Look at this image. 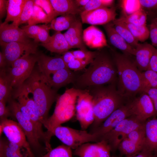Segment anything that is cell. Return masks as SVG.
I'll return each instance as SVG.
<instances>
[{
	"label": "cell",
	"mask_w": 157,
	"mask_h": 157,
	"mask_svg": "<svg viewBox=\"0 0 157 157\" xmlns=\"http://www.w3.org/2000/svg\"><path fill=\"white\" fill-rule=\"evenodd\" d=\"M114 2L113 0H90L85 6L79 8L80 13L103 7H111Z\"/></svg>",
	"instance_id": "41"
},
{
	"label": "cell",
	"mask_w": 157,
	"mask_h": 157,
	"mask_svg": "<svg viewBox=\"0 0 157 157\" xmlns=\"http://www.w3.org/2000/svg\"><path fill=\"white\" fill-rule=\"evenodd\" d=\"M148 69L157 72V48L151 58Z\"/></svg>",
	"instance_id": "53"
},
{
	"label": "cell",
	"mask_w": 157,
	"mask_h": 157,
	"mask_svg": "<svg viewBox=\"0 0 157 157\" xmlns=\"http://www.w3.org/2000/svg\"><path fill=\"white\" fill-rule=\"evenodd\" d=\"M131 115L139 120L146 122L156 113L153 103L149 95L143 92L126 103Z\"/></svg>",
	"instance_id": "11"
},
{
	"label": "cell",
	"mask_w": 157,
	"mask_h": 157,
	"mask_svg": "<svg viewBox=\"0 0 157 157\" xmlns=\"http://www.w3.org/2000/svg\"><path fill=\"white\" fill-rule=\"evenodd\" d=\"M17 101L18 103L19 109L23 116L26 119L31 122L29 112L26 106L22 102Z\"/></svg>",
	"instance_id": "54"
},
{
	"label": "cell",
	"mask_w": 157,
	"mask_h": 157,
	"mask_svg": "<svg viewBox=\"0 0 157 157\" xmlns=\"http://www.w3.org/2000/svg\"><path fill=\"white\" fill-rule=\"evenodd\" d=\"M40 45L52 53H63L71 48L69 44L63 34L56 31L47 43H41Z\"/></svg>",
	"instance_id": "24"
},
{
	"label": "cell",
	"mask_w": 157,
	"mask_h": 157,
	"mask_svg": "<svg viewBox=\"0 0 157 157\" xmlns=\"http://www.w3.org/2000/svg\"><path fill=\"white\" fill-rule=\"evenodd\" d=\"M83 39L85 44L90 48H100L107 45L103 32L93 25L83 31Z\"/></svg>",
	"instance_id": "21"
},
{
	"label": "cell",
	"mask_w": 157,
	"mask_h": 157,
	"mask_svg": "<svg viewBox=\"0 0 157 157\" xmlns=\"http://www.w3.org/2000/svg\"><path fill=\"white\" fill-rule=\"evenodd\" d=\"M38 53H26L6 68L13 90L20 87L31 74L37 62Z\"/></svg>",
	"instance_id": "6"
},
{
	"label": "cell",
	"mask_w": 157,
	"mask_h": 157,
	"mask_svg": "<svg viewBox=\"0 0 157 157\" xmlns=\"http://www.w3.org/2000/svg\"><path fill=\"white\" fill-rule=\"evenodd\" d=\"M144 148L143 146L136 143L126 138L120 143L117 149L122 156L126 157L136 155Z\"/></svg>",
	"instance_id": "30"
},
{
	"label": "cell",
	"mask_w": 157,
	"mask_h": 157,
	"mask_svg": "<svg viewBox=\"0 0 157 157\" xmlns=\"http://www.w3.org/2000/svg\"><path fill=\"white\" fill-rule=\"evenodd\" d=\"M2 133L8 141L24 148L28 153L32 151L26 135L17 122L8 119L0 121V136Z\"/></svg>",
	"instance_id": "12"
},
{
	"label": "cell",
	"mask_w": 157,
	"mask_h": 157,
	"mask_svg": "<svg viewBox=\"0 0 157 157\" xmlns=\"http://www.w3.org/2000/svg\"><path fill=\"white\" fill-rule=\"evenodd\" d=\"M145 122L133 116L129 117L122 120L113 129L103 136L99 141L105 142L108 145L110 151L114 153L118 149L120 143L130 132L143 126Z\"/></svg>",
	"instance_id": "7"
},
{
	"label": "cell",
	"mask_w": 157,
	"mask_h": 157,
	"mask_svg": "<svg viewBox=\"0 0 157 157\" xmlns=\"http://www.w3.org/2000/svg\"><path fill=\"white\" fill-rule=\"evenodd\" d=\"M97 142L83 144L74 150L73 154L79 157H97Z\"/></svg>",
	"instance_id": "33"
},
{
	"label": "cell",
	"mask_w": 157,
	"mask_h": 157,
	"mask_svg": "<svg viewBox=\"0 0 157 157\" xmlns=\"http://www.w3.org/2000/svg\"><path fill=\"white\" fill-rule=\"evenodd\" d=\"M38 68L48 83L51 75L58 70L67 67L61 56L51 57L38 53Z\"/></svg>",
	"instance_id": "16"
},
{
	"label": "cell",
	"mask_w": 157,
	"mask_h": 157,
	"mask_svg": "<svg viewBox=\"0 0 157 157\" xmlns=\"http://www.w3.org/2000/svg\"><path fill=\"white\" fill-rule=\"evenodd\" d=\"M76 15L68 14L56 17L50 22V29L56 31L68 30L78 19Z\"/></svg>",
	"instance_id": "29"
},
{
	"label": "cell",
	"mask_w": 157,
	"mask_h": 157,
	"mask_svg": "<svg viewBox=\"0 0 157 157\" xmlns=\"http://www.w3.org/2000/svg\"><path fill=\"white\" fill-rule=\"evenodd\" d=\"M55 11L56 17L59 15L80 14L79 8L74 0H50Z\"/></svg>",
	"instance_id": "26"
},
{
	"label": "cell",
	"mask_w": 157,
	"mask_h": 157,
	"mask_svg": "<svg viewBox=\"0 0 157 157\" xmlns=\"http://www.w3.org/2000/svg\"><path fill=\"white\" fill-rule=\"evenodd\" d=\"M149 25V36L152 45L157 48V18L152 19Z\"/></svg>",
	"instance_id": "50"
},
{
	"label": "cell",
	"mask_w": 157,
	"mask_h": 157,
	"mask_svg": "<svg viewBox=\"0 0 157 157\" xmlns=\"http://www.w3.org/2000/svg\"><path fill=\"white\" fill-rule=\"evenodd\" d=\"M6 139L0 137V157H28V153H23L10 147L7 145Z\"/></svg>",
	"instance_id": "36"
},
{
	"label": "cell",
	"mask_w": 157,
	"mask_h": 157,
	"mask_svg": "<svg viewBox=\"0 0 157 157\" xmlns=\"http://www.w3.org/2000/svg\"><path fill=\"white\" fill-rule=\"evenodd\" d=\"M50 22L45 12L39 6L34 4L32 16L28 22V25H35L40 23Z\"/></svg>",
	"instance_id": "37"
},
{
	"label": "cell",
	"mask_w": 157,
	"mask_h": 157,
	"mask_svg": "<svg viewBox=\"0 0 157 157\" xmlns=\"http://www.w3.org/2000/svg\"><path fill=\"white\" fill-rule=\"evenodd\" d=\"M7 62L2 52H0V69H5L8 67Z\"/></svg>",
	"instance_id": "58"
},
{
	"label": "cell",
	"mask_w": 157,
	"mask_h": 157,
	"mask_svg": "<svg viewBox=\"0 0 157 157\" xmlns=\"http://www.w3.org/2000/svg\"><path fill=\"white\" fill-rule=\"evenodd\" d=\"M74 2L79 8L85 6L90 1V0H74Z\"/></svg>",
	"instance_id": "59"
},
{
	"label": "cell",
	"mask_w": 157,
	"mask_h": 157,
	"mask_svg": "<svg viewBox=\"0 0 157 157\" xmlns=\"http://www.w3.org/2000/svg\"><path fill=\"white\" fill-rule=\"evenodd\" d=\"M18 88L24 89L32 94L40 121L45 127L49 110L59 96L57 90L49 85L38 68L34 69L29 77Z\"/></svg>",
	"instance_id": "4"
},
{
	"label": "cell",
	"mask_w": 157,
	"mask_h": 157,
	"mask_svg": "<svg viewBox=\"0 0 157 157\" xmlns=\"http://www.w3.org/2000/svg\"><path fill=\"white\" fill-rule=\"evenodd\" d=\"M156 49L154 47L147 42L138 44L135 49L134 62L140 72L148 69L150 60Z\"/></svg>",
	"instance_id": "20"
},
{
	"label": "cell",
	"mask_w": 157,
	"mask_h": 157,
	"mask_svg": "<svg viewBox=\"0 0 157 157\" xmlns=\"http://www.w3.org/2000/svg\"><path fill=\"white\" fill-rule=\"evenodd\" d=\"M29 94L27 92L21 94L17 99V100L23 103L27 108L31 122L35 129L40 140L44 143L47 148H49L51 147L50 143L47 139L46 132L43 130V124L37 111L33 99L29 97Z\"/></svg>",
	"instance_id": "17"
},
{
	"label": "cell",
	"mask_w": 157,
	"mask_h": 157,
	"mask_svg": "<svg viewBox=\"0 0 157 157\" xmlns=\"http://www.w3.org/2000/svg\"><path fill=\"white\" fill-rule=\"evenodd\" d=\"M143 92L146 93L151 99L154 106L156 114L157 115V88H149L145 89Z\"/></svg>",
	"instance_id": "52"
},
{
	"label": "cell",
	"mask_w": 157,
	"mask_h": 157,
	"mask_svg": "<svg viewBox=\"0 0 157 157\" xmlns=\"http://www.w3.org/2000/svg\"><path fill=\"white\" fill-rule=\"evenodd\" d=\"M83 32L82 23L78 19L63 34L71 48L87 50L83 41Z\"/></svg>",
	"instance_id": "22"
},
{
	"label": "cell",
	"mask_w": 157,
	"mask_h": 157,
	"mask_svg": "<svg viewBox=\"0 0 157 157\" xmlns=\"http://www.w3.org/2000/svg\"><path fill=\"white\" fill-rule=\"evenodd\" d=\"M117 84L88 87L92 97L94 120L90 126L92 133L114 111L124 104L125 100L119 93Z\"/></svg>",
	"instance_id": "3"
},
{
	"label": "cell",
	"mask_w": 157,
	"mask_h": 157,
	"mask_svg": "<svg viewBox=\"0 0 157 157\" xmlns=\"http://www.w3.org/2000/svg\"><path fill=\"white\" fill-rule=\"evenodd\" d=\"M50 29V27L46 25H41L40 31L34 41L38 43L40 42L43 44L47 43L51 37L49 34Z\"/></svg>",
	"instance_id": "45"
},
{
	"label": "cell",
	"mask_w": 157,
	"mask_h": 157,
	"mask_svg": "<svg viewBox=\"0 0 157 157\" xmlns=\"http://www.w3.org/2000/svg\"><path fill=\"white\" fill-rule=\"evenodd\" d=\"M83 23L92 25H105L115 20L117 15L113 7H103L80 13Z\"/></svg>",
	"instance_id": "15"
},
{
	"label": "cell",
	"mask_w": 157,
	"mask_h": 157,
	"mask_svg": "<svg viewBox=\"0 0 157 157\" xmlns=\"http://www.w3.org/2000/svg\"><path fill=\"white\" fill-rule=\"evenodd\" d=\"M76 113L82 130H86L94 119L92 97L87 89L83 90L78 97Z\"/></svg>",
	"instance_id": "10"
},
{
	"label": "cell",
	"mask_w": 157,
	"mask_h": 157,
	"mask_svg": "<svg viewBox=\"0 0 157 157\" xmlns=\"http://www.w3.org/2000/svg\"><path fill=\"white\" fill-rule=\"evenodd\" d=\"M13 89L6 68L0 69V101L6 103L12 97Z\"/></svg>",
	"instance_id": "28"
},
{
	"label": "cell",
	"mask_w": 157,
	"mask_h": 157,
	"mask_svg": "<svg viewBox=\"0 0 157 157\" xmlns=\"http://www.w3.org/2000/svg\"><path fill=\"white\" fill-rule=\"evenodd\" d=\"M142 91L146 88H157V72L147 70L142 72Z\"/></svg>",
	"instance_id": "39"
},
{
	"label": "cell",
	"mask_w": 157,
	"mask_h": 157,
	"mask_svg": "<svg viewBox=\"0 0 157 157\" xmlns=\"http://www.w3.org/2000/svg\"><path fill=\"white\" fill-rule=\"evenodd\" d=\"M82 90L74 88L67 89L63 94L58 96L53 113L49 117L45 127L49 141L54 128L69 120L74 115L77 99Z\"/></svg>",
	"instance_id": "5"
},
{
	"label": "cell",
	"mask_w": 157,
	"mask_h": 157,
	"mask_svg": "<svg viewBox=\"0 0 157 157\" xmlns=\"http://www.w3.org/2000/svg\"><path fill=\"white\" fill-rule=\"evenodd\" d=\"M93 60L75 59L67 64L66 66L70 69L76 71L83 69L87 65L90 64Z\"/></svg>",
	"instance_id": "46"
},
{
	"label": "cell",
	"mask_w": 157,
	"mask_h": 157,
	"mask_svg": "<svg viewBox=\"0 0 157 157\" xmlns=\"http://www.w3.org/2000/svg\"><path fill=\"white\" fill-rule=\"evenodd\" d=\"M28 157H36L34 156L32 151H31V152L28 153Z\"/></svg>",
	"instance_id": "60"
},
{
	"label": "cell",
	"mask_w": 157,
	"mask_h": 157,
	"mask_svg": "<svg viewBox=\"0 0 157 157\" xmlns=\"http://www.w3.org/2000/svg\"><path fill=\"white\" fill-rule=\"evenodd\" d=\"M147 14L143 9L126 17L122 16L113 21L131 24L137 26L146 25Z\"/></svg>",
	"instance_id": "31"
},
{
	"label": "cell",
	"mask_w": 157,
	"mask_h": 157,
	"mask_svg": "<svg viewBox=\"0 0 157 157\" xmlns=\"http://www.w3.org/2000/svg\"><path fill=\"white\" fill-rule=\"evenodd\" d=\"M6 102L0 101V120L8 119L10 117H14L8 106L6 105Z\"/></svg>",
	"instance_id": "51"
},
{
	"label": "cell",
	"mask_w": 157,
	"mask_h": 157,
	"mask_svg": "<svg viewBox=\"0 0 157 157\" xmlns=\"http://www.w3.org/2000/svg\"><path fill=\"white\" fill-rule=\"evenodd\" d=\"M142 8H144L152 19L157 18V0H140Z\"/></svg>",
	"instance_id": "44"
},
{
	"label": "cell",
	"mask_w": 157,
	"mask_h": 157,
	"mask_svg": "<svg viewBox=\"0 0 157 157\" xmlns=\"http://www.w3.org/2000/svg\"><path fill=\"white\" fill-rule=\"evenodd\" d=\"M145 128V148L155 154L157 151V118L146 121Z\"/></svg>",
	"instance_id": "25"
},
{
	"label": "cell",
	"mask_w": 157,
	"mask_h": 157,
	"mask_svg": "<svg viewBox=\"0 0 157 157\" xmlns=\"http://www.w3.org/2000/svg\"><path fill=\"white\" fill-rule=\"evenodd\" d=\"M97 144V157H110V150L108 145L101 140Z\"/></svg>",
	"instance_id": "49"
},
{
	"label": "cell",
	"mask_w": 157,
	"mask_h": 157,
	"mask_svg": "<svg viewBox=\"0 0 157 157\" xmlns=\"http://www.w3.org/2000/svg\"><path fill=\"white\" fill-rule=\"evenodd\" d=\"M26 0H8L7 15L4 22H15L19 17Z\"/></svg>",
	"instance_id": "27"
},
{
	"label": "cell",
	"mask_w": 157,
	"mask_h": 157,
	"mask_svg": "<svg viewBox=\"0 0 157 157\" xmlns=\"http://www.w3.org/2000/svg\"><path fill=\"white\" fill-rule=\"evenodd\" d=\"M121 23L125 26L138 41L144 42L149 36V30L146 25L137 26L129 23Z\"/></svg>",
	"instance_id": "32"
},
{
	"label": "cell",
	"mask_w": 157,
	"mask_h": 157,
	"mask_svg": "<svg viewBox=\"0 0 157 157\" xmlns=\"http://www.w3.org/2000/svg\"><path fill=\"white\" fill-rule=\"evenodd\" d=\"M152 157H157V156L154 155H153Z\"/></svg>",
	"instance_id": "61"
},
{
	"label": "cell",
	"mask_w": 157,
	"mask_h": 157,
	"mask_svg": "<svg viewBox=\"0 0 157 157\" xmlns=\"http://www.w3.org/2000/svg\"><path fill=\"white\" fill-rule=\"evenodd\" d=\"M35 4L41 7L47 14L49 21L56 17L55 11L50 0H35Z\"/></svg>",
	"instance_id": "43"
},
{
	"label": "cell",
	"mask_w": 157,
	"mask_h": 157,
	"mask_svg": "<svg viewBox=\"0 0 157 157\" xmlns=\"http://www.w3.org/2000/svg\"><path fill=\"white\" fill-rule=\"evenodd\" d=\"M76 59L93 60L96 56L97 51H92L79 49L72 51Z\"/></svg>",
	"instance_id": "47"
},
{
	"label": "cell",
	"mask_w": 157,
	"mask_h": 157,
	"mask_svg": "<svg viewBox=\"0 0 157 157\" xmlns=\"http://www.w3.org/2000/svg\"><path fill=\"white\" fill-rule=\"evenodd\" d=\"M8 106L14 118L17 120L23 131L31 148L36 151L42 149V146L36 131L32 123L25 118L22 115L19 107L17 101L12 97L7 102Z\"/></svg>",
	"instance_id": "9"
},
{
	"label": "cell",
	"mask_w": 157,
	"mask_h": 157,
	"mask_svg": "<svg viewBox=\"0 0 157 157\" xmlns=\"http://www.w3.org/2000/svg\"><path fill=\"white\" fill-rule=\"evenodd\" d=\"M112 54L117 70V90L128 102L142 92V72L130 56L117 52Z\"/></svg>",
	"instance_id": "2"
},
{
	"label": "cell",
	"mask_w": 157,
	"mask_h": 157,
	"mask_svg": "<svg viewBox=\"0 0 157 157\" xmlns=\"http://www.w3.org/2000/svg\"><path fill=\"white\" fill-rule=\"evenodd\" d=\"M34 1L33 0H26L22 11L19 18L12 23L17 26L24 23L28 22L32 15Z\"/></svg>",
	"instance_id": "35"
},
{
	"label": "cell",
	"mask_w": 157,
	"mask_h": 157,
	"mask_svg": "<svg viewBox=\"0 0 157 157\" xmlns=\"http://www.w3.org/2000/svg\"><path fill=\"white\" fill-rule=\"evenodd\" d=\"M116 31L131 47L135 49L139 43L129 29L121 23L112 22Z\"/></svg>",
	"instance_id": "34"
},
{
	"label": "cell",
	"mask_w": 157,
	"mask_h": 157,
	"mask_svg": "<svg viewBox=\"0 0 157 157\" xmlns=\"http://www.w3.org/2000/svg\"><path fill=\"white\" fill-rule=\"evenodd\" d=\"M37 43L34 41L28 43L18 42H0V45L2 48V52L6 59L8 67H10L14 61L26 53L33 54L37 53Z\"/></svg>",
	"instance_id": "13"
},
{
	"label": "cell",
	"mask_w": 157,
	"mask_h": 157,
	"mask_svg": "<svg viewBox=\"0 0 157 157\" xmlns=\"http://www.w3.org/2000/svg\"><path fill=\"white\" fill-rule=\"evenodd\" d=\"M123 15L126 17L142 9L139 0H123L120 1Z\"/></svg>",
	"instance_id": "38"
},
{
	"label": "cell",
	"mask_w": 157,
	"mask_h": 157,
	"mask_svg": "<svg viewBox=\"0 0 157 157\" xmlns=\"http://www.w3.org/2000/svg\"><path fill=\"white\" fill-rule=\"evenodd\" d=\"M0 42L4 43L18 42L28 43L33 42L19 26L12 23L9 24L4 22L0 24Z\"/></svg>",
	"instance_id": "18"
},
{
	"label": "cell",
	"mask_w": 157,
	"mask_h": 157,
	"mask_svg": "<svg viewBox=\"0 0 157 157\" xmlns=\"http://www.w3.org/2000/svg\"><path fill=\"white\" fill-rule=\"evenodd\" d=\"M52 135L55 136L64 144L75 149L81 145L90 142H97L95 136L85 130H79L61 125L54 128Z\"/></svg>",
	"instance_id": "8"
},
{
	"label": "cell",
	"mask_w": 157,
	"mask_h": 157,
	"mask_svg": "<svg viewBox=\"0 0 157 157\" xmlns=\"http://www.w3.org/2000/svg\"><path fill=\"white\" fill-rule=\"evenodd\" d=\"M153 154L150 151L144 148L136 155L125 157H152Z\"/></svg>",
	"instance_id": "57"
},
{
	"label": "cell",
	"mask_w": 157,
	"mask_h": 157,
	"mask_svg": "<svg viewBox=\"0 0 157 157\" xmlns=\"http://www.w3.org/2000/svg\"><path fill=\"white\" fill-rule=\"evenodd\" d=\"M41 25H28L23 26L21 28L24 31L27 36L34 40L38 34Z\"/></svg>",
	"instance_id": "48"
},
{
	"label": "cell",
	"mask_w": 157,
	"mask_h": 157,
	"mask_svg": "<svg viewBox=\"0 0 157 157\" xmlns=\"http://www.w3.org/2000/svg\"><path fill=\"white\" fill-rule=\"evenodd\" d=\"M52 75L48 83L56 90L70 83L74 84L77 77L74 72L67 67L58 70Z\"/></svg>",
	"instance_id": "23"
},
{
	"label": "cell",
	"mask_w": 157,
	"mask_h": 157,
	"mask_svg": "<svg viewBox=\"0 0 157 157\" xmlns=\"http://www.w3.org/2000/svg\"><path fill=\"white\" fill-rule=\"evenodd\" d=\"M8 0H0V18L4 17L7 12V3Z\"/></svg>",
	"instance_id": "56"
},
{
	"label": "cell",
	"mask_w": 157,
	"mask_h": 157,
	"mask_svg": "<svg viewBox=\"0 0 157 157\" xmlns=\"http://www.w3.org/2000/svg\"><path fill=\"white\" fill-rule=\"evenodd\" d=\"M63 54L61 57L66 65L67 64L76 59L72 51H68Z\"/></svg>",
	"instance_id": "55"
},
{
	"label": "cell",
	"mask_w": 157,
	"mask_h": 157,
	"mask_svg": "<svg viewBox=\"0 0 157 157\" xmlns=\"http://www.w3.org/2000/svg\"><path fill=\"white\" fill-rule=\"evenodd\" d=\"M69 147L62 144L52 149L40 157H72L73 153Z\"/></svg>",
	"instance_id": "40"
},
{
	"label": "cell",
	"mask_w": 157,
	"mask_h": 157,
	"mask_svg": "<svg viewBox=\"0 0 157 157\" xmlns=\"http://www.w3.org/2000/svg\"><path fill=\"white\" fill-rule=\"evenodd\" d=\"M127 138L136 143L143 146L145 148L146 139L145 124L130 132Z\"/></svg>",
	"instance_id": "42"
},
{
	"label": "cell",
	"mask_w": 157,
	"mask_h": 157,
	"mask_svg": "<svg viewBox=\"0 0 157 157\" xmlns=\"http://www.w3.org/2000/svg\"><path fill=\"white\" fill-rule=\"evenodd\" d=\"M109 41L123 54L129 56H135V49L130 45L116 31L112 22L104 25Z\"/></svg>",
	"instance_id": "19"
},
{
	"label": "cell",
	"mask_w": 157,
	"mask_h": 157,
	"mask_svg": "<svg viewBox=\"0 0 157 157\" xmlns=\"http://www.w3.org/2000/svg\"><path fill=\"white\" fill-rule=\"evenodd\" d=\"M154 155H155L157 156V151H156V154H154Z\"/></svg>",
	"instance_id": "62"
},
{
	"label": "cell",
	"mask_w": 157,
	"mask_h": 157,
	"mask_svg": "<svg viewBox=\"0 0 157 157\" xmlns=\"http://www.w3.org/2000/svg\"><path fill=\"white\" fill-rule=\"evenodd\" d=\"M131 116L126 103L114 111L91 133L95 136L97 142H99L103 136L113 129L119 122Z\"/></svg>",
	"instance_id": "14"
},
{
	"label": "cell",
	"mask_w": 157,
	"mask_h": 157,
	"mask_svg": "<svg viewBox=\"0 0 157 157\" xmlns=\"http://www.w3.org/2000/svg\"><path fill=\"white\" fill-rule=\"evenodd\" d=\"M117 70L112 54L97 51L88 67L74 83V88L83 90L93 86L117 84Z\"/></svg>",
	"instance_id": "1"
}]
</instances>
